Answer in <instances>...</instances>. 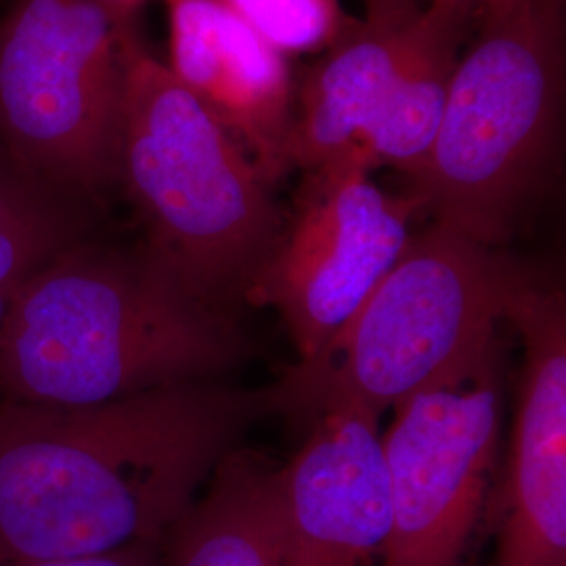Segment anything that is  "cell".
<instances>
[{"label": "cell", "instance_id": "7a4b0ae2", "mask_svg": "<svg viewBox=\"0 0 566 566\" xmlns=\"http://www.w3.org/2000/svg\"><path fill=\"white\" fill-rule=\"evenodd\" d=\"M235 317L193 303L145 252L67 243L0 325V399L88 407L203 382L250 357Z\"/></svg>", "mask_w": 566, "mask_h": 566}, {"label": "cell", "instance_id": "ac0fdd59", "mask_svg": "<svg viewBox=\"0 0 566 566\" xmlns=\"http://www.w3.org/2000/svg\"><path fill=\"white\" fill-rule=\"evenodd\" d=\"M163 542H139L107 554L82 556V558H57V560L0 558V566H163Z\"/></svg>", "mask_w": 566, "mask_h": 566}, {"label": "cell", "instance_id": "52a82bcc", "mask_svg": "<svg viewBox=\"0 0 566 566\" xmlns=\"http://www.w3.org/2000/svg\"><path fill=\"white\" fill-rule=\"evenodd\" d=\"M502 371L493 334L392 407L380 437L392 518L382 566H464L500 441Z\"/></svg>", "mask_w": 566, "mask_h": 566}, {"label": "cell", "instance_id": "ffe728a7", "mask_svg": "<svg viewBox=\"0 0 566 566\" xmlns=\"http://www.w3.org/2000/svg\"><path fill=\"white\" fill-rule=\"evenodd\" d=\"M474 9H476V13L479 11H485V9H491V7H497V4H506V2H512V0H468Z\"/></svg>", "mask_w": 566, "mask_h": 566}, {"label": "cell", "instance_id": "4fadbf2b", "mask_svg": "<svg viewBox=\"0 0 566 566\" xmlns=\"http://www.w3.org/2000/svg\"><path fill=\"white\" fill-rule=\"evenodd\" d=\"M474 15L476 9L468 0H428L411 21L385 99L357 143L374 166L388 164L409 181L420 172Z\"/></svg>", "mask_w": 566, "mask_h": 566}, {"label": "cell", "instance_id": "9a60e30c", "mask_svg": "<svg viewBox=\"0 0 566 566\" xmlns=\"http://www.w3.org/2000/svg\"><path fill=\"white\" fill-rule=\"evenodd\" d=\"M81 240V221L70 206L0 229V325L21 283L67 243Z\"/></svg>", "mask_w": 566, "mask_h": 566}, {"label": "cell", "instance_id": "8fae6325", "mask_svg": "<svg viewBox=\"0 0 566 566\" xmlns=\"http://www.w3.org/2000/svg\"><path fill=\"white\" fill-rule=\"evenodd\" d=\"M170 72L238 139L266 185L290 170V72L271 42L227 0H166Z\"/></svg>", "mask_w": 566, "mask_h": 566}, {"label": "cell", "instance_id": "3957f363", "mask_svg": "<svg viewBox=\"0 0 566 566\" xmlns=\"http://www.w3.org/2000/svg\"><path fill=\"white\" fill-rule=\"evenodd\" d=\"M118 182L142 217L147 259L193 303L235 317L285 221L242 145L143 49L133 25Z\"/></svg>", "mask_w": 566, "mask_h": 566}, {"label": "cell", "instance_id": "5b68a950", "mask_svg": "<svg viewBox=\"0 0 566 566\" xmlns=\"http://www.w3.org/2000/svg\"><path fill=\"white\" fill-rule=\"evenodd\" d=\"M531 273L500 248L430 224L409 238L334 338L271 386L277 413L311 424L359 405L382 416L497 334Z\"/></svg>", "mask_w": 566, "mask_h": 566}, {"label": "cell", "instance_id": "ba28073f", "mask_svg": "<svg viewBox=\"0 0 566 566\" xmlns=\"http://www.w3.org/2000/svg\"><path fill=\"white\" fill-rule=\"evenodd\" d=\"M359 145L304 170L290 223L254 275L245 303L282 315L301 361L334 338L409 242L416 196L371 181Z\"/></svg>", "mask_w": 566, "mask_h": 566}, {"label": "cell", "instance_id": "7c38bea8", "mask_svg": "<svg viewBox=\"0 0 566 566\" xmlns=\"http://www.w3.org/2000/svg\"><path fill=\"white\" fill-rule=\"evenodd\" d=\"M411 20H350L304 76L287 164L311 170L355 147L385 99Z\"/></svg>", "mask_w": 566, "mask_h": 566}, {"label": "cell", "instance_id": "9c48e42d", "mask_svg": "<svg viewBox=\"0 0 566 566\" xmlns=\"http://www.w3.org/2000/svg\"><path fill=\"white\" fill-rule=\"evenodd\" d=\"M504 322L523 340L495 566H566L565 292L533 271Z\"/></svg>", "mask_w": 566, "mask_h": 566}, {"label": "cell", "instance_id": "5bb4252c", "mask_svg": "<svg viewBox=\"0 0 566 566\" xmlns=\"http://www.w3.org/2000/svg\"><path fill=\"white\" fill-rule=\"evenodd\" d=\"M163 566H283L277 470L231 451L166 533Z\"/></svg>", "mask_w": 566, "mask_h": 566}, {"label": "cell", "instance_id": "e0dca14e", "mask_svg": "<svg viewBox=\"0 0 566 566\" xmlns=\"http://www.w3.org/2000/svg\"><path fill=\"white\" fill-rule=\"evenodd\" d=\"M61 203L65 202L21 177L9 160H0V229L39 217Z\"/></svg>", "mask_w": 566, "mask_h": 566}, {"label": "cell", "instance_id": "6da1fadb", "mask_svg": "<svg viewBox=\"0 0 566 566\" xmlns=\"http://www.w3.org/2000/svg\"><path fill=\"white\" fill-rule=\"evenodd\" d=\"M271 413V386L210 380L88 407L0 401V558H82L163 542Z\"/></svg>", "mask_w": 566, "mask_h": 566}, {"label": "cell", "instance_id": "30bf717a", "mask_svg": "<svg viewBox=\"0 0 566 566\" xmlns=\"http://www.w3.org/2000/svg\"><path fill=\"white\" fill-rule=\"evenodd\" d=\"M378 420L332 409L277 470L283 566H382L392 518Z\"/></svg>", "mask_w": 566, "mask_h": 566}, {"label": "cell", "instance_id": "d6986e66", "mask_svg": "<svg viewBox=\"0 0 566 566\" xmlns=\"http://www.w3.org/2000/svg\"><path fill=\"white\" fill-rule=\"evenodd\" d=\"M428 0H364L365 18L376 20H411Z\"/></svg>", "mask_w": 566, "mask_h": 566}, {"label": "cell", "instance_id": "2e32d148", "mask_svg": "<svg viewBox=\"0 0 566 566\" xmlns=\"http://www.w3.org/2000/svg\"><path fill=\"white\" fill-rule=\"evenodd\" d=\"M277 51L332 44L346 23L336 0H227Z\"/></svg>", "mask_w": 566, "mask_h": 566}, {"label": "cell", "instance_id": "8992f818", "mask_svg": "<svg viewBox=\"0 0 566 566\" xmlns=\"http://www.w3.org/2000/svg\"><path fill=\"white\" fill-rule=\"evenodd\" d=\"M130 15L105 0H18L0 25L7 160L63 202L118 182Z\"/></svg>", "mask_w": 566, "mask_h": 566}, {"label": "cell", "instance_id": "44dd1931", "mask_svg": "<svg viewBox=\"0 0 566 566\" xmlns=\"http://www.w3.org/2000/svg\"><path fill=\"white\" fill-rule=\"evenodd\" d=\"M105 2H112V4H116V7H120V9H126V11H135V9L142 4L143 0H105Z\"/></svg>", "mask_w": 566, "mask_h": 566}, {"label": "cell", "instance_id": "277c9868", "mask_svg": "<svg viewBox=\"0 0 566 566\" xmlns=\"http://www.w3.org/2000/svg\"><path fill=\"white\" fill-rule=\"evenodd\" d=\"M411 196L434 223L502 248L546 187L563 99L560 0L479 11Z\"/></svg>", "mask_w": 566, "mask_h": 566}]
</instances>
